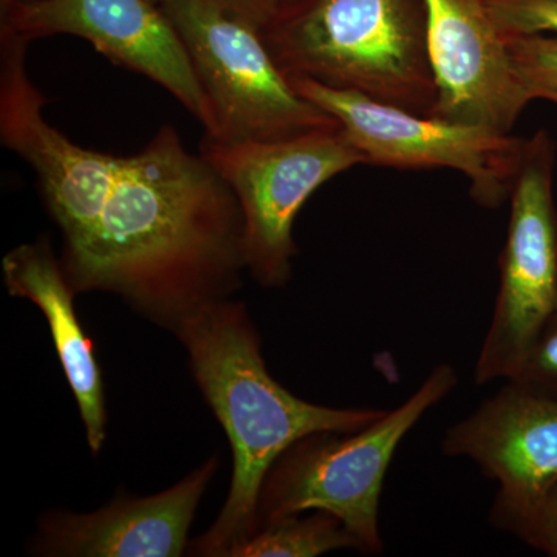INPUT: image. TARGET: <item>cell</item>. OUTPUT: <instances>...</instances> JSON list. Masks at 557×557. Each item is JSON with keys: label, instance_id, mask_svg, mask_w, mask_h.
<instances>
[{"label": "cell", "instance_id": "obj_1", "mask_svg": "<svg viewBox=\"0 0 557 557\" xmlns=\"http://www.w3.org/2000/svg\"><path fill=\"white\" fill-rule=\"evenodd\" d=\"M60 259L76 295L119 296L174 332L240 288L244 218L225 180L166 124L139 152L120 157L100 212Z\"/></svg>", "mask_w": 557, "mask_h": 557}, {"label": "cell", "instance_id": "obj_2", "mask_svg": "<svg viewBox=\"0 0 557 557\" xmlns=\"http://www.w3.org/2000/svg\"><path fill=\"white\" fill-rule=\"evenodd\" d=\"M174 333L233 449L228 497L215 522L188 549L194 556L226 557L258 528L260 491L285 450L319 432L359 431L384 410L313 405L281 386L263 361L260 336L244 302L228 298L205 304Z\"/></svg>", "mask_w": 557, "mask_h": 557}, {"label": "cell", "instance_id": "obj_3", "mask_svg": "<svg viewBox=\"0 0 557 557\" xmlns=\"http://www.w3.org/2000/svg\"><path fill=\"white\" fill-rule=\"evenodd\" d=\"M260 33L287 78L434 113L424 0H299Z\"/></svg>", "mask_w": 557, "mask_h": 557}, {"label": "cell", "instance_id": "obj_4", "mask_svg": "<svg viewBox=\"0 0 557 557\" xmlns=\"http://www.w3.org/2000/svg\"><path fill=\"white\" fill-rule=\"evenodd\" d=\"M450 364L431 370L401 405L359 431L319 432L299 440L271 467L260 491L258 527L285 516L325 511L357 539L361 553L383 552L380 498L399 443L429 409L457 387Z\"/></svg>", "mask_w": 557, "mask_h": 557}, {"label": "cell", "instance_id": "obj_5", "mask_svg": "<svg viewBox=\"0 0 557 557\" xmlns=\"http://www.w3.org/2000/svg\"><path fill=\"white\" fill-rule=\"evenodd\" d=\"M188 50L214 129L209 141H276L338 126L299 97L271 57L262 33L205 0H159Z\"/></svg>", "mask_w": 557, "mask_h": 557}, {"label": "cell", "instance_id": "obj_6", "mask_svg": "<svg viewBox=\"0 0 557 557\" xmlns=\"http://www.w3.org/2000/svg\"><path fill=\"white\" fill-rule=\"evenodd\" d=\"M200 153L233 190L244 218L245 269L262 287H284L298 255L293 226L324 183L368 160L341 126L276 141H201Z\"/></svg>", "mask_w": 557, "mask_h": 557}, {"label": "cell", "instance_id": "obj_7", "mask_svg": "<svg viewBox=\"0 0 557 557\" xmlns=\"http://www.w3.org/2000/svg\"><path fill=\"white\" fill-rule=\"evenodd\" d=\"M288 81L299 97L338 121L368 164L456 170L471 182L469 190L480 207H500L511 196L527 138L418 115L302 76Z\"/></svg>", "mask_w": 557, "mask_h": 557}, {"label": "cell", "instance_id": "obj_8", "mask_svg": "<svg viewBox=\"0 0 557 557\" xmlns=\"http://www.w3.org/2000/svg\"><path fill=\"white\" fill-rule=\"evenodd\" d=\"M556 145L547 131L527 138L515 186L500 284L475 361L478 384L511 380L557 306Z\"/></svg>", "mask_w": 557, "mask_h": 557}, {"label": "cell", "instance_id": "obj_9", "mask_svg": "<svg viewBox=\"0 0 557 557\" xmlns=\"http://www.w3.org/2000/svg\"><path fill=\"white\" fill-rule=\"evenodd\" d=\"M0 28L28 42L54 35L87 40L112 64L170 91L205 135L214 129L188 50L156 0H0Z\"/></svg>", "mask_w": 557, "mask_h": 557}, {"label": "cell", "instance_id": "obj_10", "mask_svg": "<svg viewBox=\"0 0 557 557\" xmlns=\"http://www.w3.org/2000/svg\"><path fill=\"white\" fill-rule=\"evenodd\" d=\"M28 46L0 28V139L35 172L44 205L67 245L100 212L120 157L83 148L51 126L44 115L46 97L28 76Z\"/></svg>", "mask_w": 557, "mask_h": 557}, {"label": "cell", "instance_id": "obj_11", "mask_svg": "<svg viewBox=\"0 0 557 557\" xmlns=\"http://www.w3.org/2000/svg\"><path fill=\"white\" fill-rule=\"evenodd\" d=\"M434 119L509 134L530 104L485 0H424Z\"/></svg>", "mask_w": 557, "mask_h": 557}, {"label": "cell", "instance_id": "obj_12", "mask_svg": "<svg viewBox=\"0 0 557 557\" xmlns=\"http://www.w3.org/2000/svg\"><path fill=\"white\" fill-rule=\"evenodd\" d=\"M220 457L148 497L115 498L94 512L53 511L40 518L32 552L46 557H178Z\"/></svg>", "mask_w": 557, "mask_h": 557}, {"label": "cell", "instance_id": "obj_13", "mask_svg": "<svg viewBox=\"0 0 557 557\" xmlns=\"http://www.w3.org/2000/svg\"><path fill=\"white\" fill-rule=\"evenodd\" d=\"M442 449L496 480L498 498L536 496L557 480V395L505 381L448 429Z\"/></svg>", "mask_w": 557, "mask_h": 557}, {"label": "cell", "instance_id": "obj_14", "mask_svg": "<svg viewBox=\"0 0 557 557\" xmlns=\"http://www.w3.org/2000/svg\"><path fill=\"white\" fill-rule=\"evenodd\" d=\"M2 274L10 295L30 300L46 318L61 368L75 395L89 448L94 454L100 453L108 438V408L100 364L94 341L87 336L76 314V292L49 237H39L7 252Z\"/></svg>", "mask_w": 557, "mask_h": 557}, {"label": "cell", "instance_id": "obj_15", "mask_svg": "<svg viewBox=\"0 0 557 557\" xmlns=\"http://www.w3.org/2000/svg\"><path fill=\"white\" fill-rule=\"evenodd\" d=\"M338 549L361 553L357 539L335 516L307 511L262 523L226 557H317Z\"/></svg>", "mask_w": 557, "mask_h": 557}, {"label": "cell", "instance_id": "obj_16", "mask_svg": "<svg viewBox=\"0 0 557 557\" xmlns=\"http://www.w3.org/2000/svg\"><path fill=\"white\" fill-rule=\"evenodd\" d=\"M490 520L530 547L557 557V480L523 500L494 498Z\"/></svg>", "mask_w": 557, "mask_h": 557}, {"label": "cell", "instance_id": "obj_17", "mask_svg": "<svg viewBox=\"0 0 557 557\" xmlns=\"http://www.w3.org/2000/svg\"><path fill=\"white\" fill-rule=\"evenodd\" d=\"M512 67L528 101L547 100L557 104V36H505Z\"/></svg>", "mask_w": 557, "mask_h": 557}, {"label": "cell", "instance_id": "obj_18", "mask_svg": "<svg viewBox=\"0 0 557 557\" xmlns=\"http://www.w3.org/2000/svg\"><path fill=\"white\" fill-rule=\"evenodd\" d=\"M485 5L504 36H557V0H485Z\"/></svg>", "mask_w": 557, "mask_h": 557}, {"label": "cell", "instance_id": "obj_19", "mask_svg": "<svg viewBox=\"0 0 557 557\" xmlns=\"http://www.w3.org/2000/svg\"><path fill=\"white\" fill-rule=\"evenodd\" d=\"M509 381L557 395V306L539 330L518 373Z\"/></svg>", "mask_w": 557, "mask_h": 557}, {"label": "cell", "instance_id": "obj_20", "mask_svg": "<svg viewBox=\"0 0 557 557\" xmlns=\"http://www.w3.org/2000/svg\"><path fill=\"white\" fill-rule=\"evenodd\" d=\"M209 5L251 24L262 32L299 0H205Z\"/></svg>", "mask_w": 557, "mask_h": 557}]
</instances>
